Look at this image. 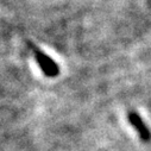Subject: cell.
I'll use <instances>...</instances> for the list:
<instances>
[{
  "instance_id": "1",
  "label": "cell",
  "mask_w": 151,
  "mask_h": 151,
  "mask_svg": "<svg viewBox=\"0 0 151 151\" xmlns=\"http://www.w3.org/2000/svg\"><path fill=\"white\" fill-rule=\"evenodd\" d=\"M27 43H29L30 49L33 52V56H35V60H36L37 64H38V67L43 70L45 76H48V78H56L57 75L60 74V68L56 64V62L51 57L45 55L42 50H40L36 45H33L31 42H27Z\"/></svg>"
},
{
  "instance_id": "2",
  "label": "cell",
  "mask_w": 151,
  "mask_h": 151,
  "mask_svg": "<svg viewBox=\"0 0 151 151\" xmlns=\"http://www.w3.org/2000/svg\"><path fill=\"white\" fill-rule=\"evenodd\" d=\"M129 122L130 124L134 127V130L138 132L140 139L143 142H149L151 139V132L150 130L147 129V126L145 125V123L143 122L142 117L138 114L137 112H129Z\"/></svg>"
}]
</instances>
